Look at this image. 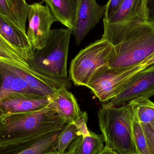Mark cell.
<instances>
[{"label":"cell","instance_id":"1","mask_svg":"<svg viewBox=\"0 0 154 154\" xmlns=\"http://www.w3.org/2000/svg\"><path fill=\"white\" fill-rule=\"evenodd\" d=\"M66 124L49 106L32 112L5 115L0 118V144L46 134L61 129Z\"/></svg>","mask_w":154,"mask_h":154},{"label":"cell","instance_id":"2","mask_svg":"<svg viewBox=\"0 0 154 154\" xmlns=\"http://www.w3.org/2000/svg\"><path fill=\"white\" fill-rule=\"evenodd\" d=\"M134 116L132 103L119 106L102 105L98 117L106 146L118 154H138L133 137Z\"/></svg>","mask_w":154,"mask_h":154},{"label":"cell","instance_id":"3","mask_svg":"<svg viewBox=\"0 0 154 154\" xmlns=\"http://www.w3.org/2000/svg\"><path fill=\"white\" fill-rule=\"evenodd\" d=\"M72 32L68 28L51 30L46 46L35 51L31 67L45 76L71 85L67 66Z\"/></svg>","mask_w":154,"mask_h":154},{"label":"cell","instance_id":"4","mask_svg":"<svg viewBox=\"0 0 154 154\" xmlns=\"http://www.w3.org/2000/svg\"><path fill=\"white\" fill-rule=\"evenodd\" d=\"M113 47L109 67L125 68L145 62L154 54V25L147 21L136 25Z\"/></svg>","mask_w":154,"mask_h":154},{"label":"cell","instance_id":"5","mask_svg":"<svg viewBox=\"0 0 154 154\" xmlns=\"http://www.w3.org/2000/svg\"><path fill=\"white\" fill-rule=\"evenodd\" d=\"M154 64V54L148 60L125 68L106 66L92 76L87 87L100 102H107L116 96L140 72Z\"/></svg>","mask_w":154,"mask_h":154},{"label":"cell","instance_id":"6","mask_svg":"<svg viewBox=\"0 0 154 154\" xmlns=\"http://www.w3.org/2000/svg\"><path fill=\"white\" fill-rule=\"evenodd\" d=\"M114 47L101 38L82 50L71 61L69 77L77 86L87 87L95 73L103 67L108 66Z\"/></svg>","mask_w":154,"mask_h":154},{"label":"cell","instance_id":"7","mask_svg":"<svg viewBox=\"0 0 154 154\" xmlns=\"http://www.w3.org/2000/svg\"><path fill=\"white\" fill-rule=\"evenodd\" d=\"M147 1L125 0L110 19L103 21L102 38L115 46L130 29L147 21Z\"/></svg>","mask_w":154,"mask_h":154},{"label":"cell","instance_id":"8","mask_svg":"<svg viewBox=\"0 0 154 154\" xmlns=\"http://www.w3.org/2000/svg\"><path fill=\"white\" fill-rule=\"evenodd\" d=\"M154 95V64L133 78L115 97L103 104L106 106H119L140 99Z\"/></svg>","mask_w":154,"mask_h":154},{"label":"cell","instance_id":"9","mask_svg":"<svg viewBox=\"0 0 154 154\" xmlns=\"http://www.w3.org/2000/svg\"><path fill=\"white\" fill-rule=\"evenodd\" d=\"M42 2L29 5L27 18L29 28L27 34L35 50L41 49L46 46L51 26L54 22L57 21L49 7L42 5Z\"/></svg>","mask_w":154,"mask_h":154},{"label":"cell","instance_id":"10","mask_svg":"<svg viewBox=\"0 0 154 154\" xmlns=\"http://www.w3.org/2000/svg\"><path fill=\"white\" fill-rule=\"evenodd\" d=\"M62 128L46 134L1 144L0 154H45L57 152L58 137Z\"/></svg>","mask_w":154,"mask_h":154},{"label":"cell","instance_id":"11","mask_svg":"<svg viewBox=\"0 0 154 154\" xmlns=\"http://www.w3.org/2000/svg\"><path fill=\"white\" fill-rule=\"evenodd\" d=\"M106 5L96 0H77L76 10L72 34L79 45L105 14Z\"/></svg>","mask_w":154,"mask_h":154},{"label":"cell","instance_id":"12","mask_svg":"<svg viewBox=\"0 0 154 154\" xmlns=\"http://www.w3.org/2000/svg\"><path fill=\"white\" fill-rule=\"evenodd\" d=\"M51 96H42L24 92H14L0 101V118L14 113L32 112L48 106Z\"/></svg>","mask_w":154,"mask_h":154},{"label":"cell","instance_id":"13","mask_svg":"<svg viewBox=\"0 0 154 154\" xmlns=\"http://www.w3.org/2000/svg\"><path fill=\"white\" fill-rule=\"evenodd\" d=\"M48 106L56 110L67 124L75 123L83 114L75 96L66 88L59 89L53 93Z\"/></svg>","mask_w":154,"mask_h":154},{"label":"cell","instance_id":"14","mask_svg":"<svg viewBox=\"0 0 154 154\" xmlns=\"http://www.w3.org/2000/svg\"><path fill=\"white\" fill-rule=\"evenodd\" d=\"M0 33L12 45L20 49L29 61L34 57L35 49L28 38L15 23L0 14Z\"/></svg>","mask_w":154,"mask_h":154},{"label":"cell","instance_id":"15","mask_svg":"<svg viewBox=\"0 0 154 154\" xmlns=\"http://www.w3.org/2000/svg\"><path fill=\"white\" fill-rule=\"evenodd\" d=\"M20 68L0 60V69L2 76V82L0 86V101L8 94L14 92L40 95L30 88L22 76Z\"/></svg>","mask_w":154,"mask_h":154},{"label":"cell","instance_id":"16","mask_svg":"<svg viewBox=\"0 0 154 154\" xmlns=\"http://www.w3.org/2000/svg\"><path fill=\"white\" fill-rule=\"evenodd\" d=\"M57 21L72 30L76 10L77 0H43Z\"/></svg>","mask_w":154,"mask_h":154},{"label":"cell","instance_id":"17","mask_svg":"<svg viewBox=\"0 0 154 154\" xmlns=\"http://www.w3.org/2000/svg\"><path fill=\"white\" fill-rule=\"evenodd\" d=\"M83 137L74 123L66 124L58 137L57 152L59 154H73Z\"/></svg>","mask_w":154,"mask_h":154},{"label":"cell","instance_id":"18","mask_svg":"<svg viewBox=\"0 0 154 154\" xmlns=\"http://www.w3.org/2000/svg\"><path fill=\"white\" fill-rule=\"evenodd\" d=\"M0 60L27 70L32 69L22 51L12 45L0 33Z\"/></svg>","mask_w":154,"mask_h":154},{"label":"cell","instance_id":"19","mask_svg":"<svg viewBox=\"0 0 154 154\" xmlns=\"http://www.w3.org/2000/svg\"><path fill=\"white\" fill-rule=\"evenodd\" d=\"M137 117L143 125L154 126V103L148 99H140L132 101Z\"/></svg>","mask_w":154,"mask_h":154},{"label":"cell","instance_id":"20","mask_svg":"<svg viewBox=\"0 0 154 154\" xmlns=\"http://www.w3.org/2000/svg\"><path fill=\"white\" fill-rule=\"evenodd\" d=\"M103 136L90 131V134L84 137L73 154H100L104 149Z\"/></svg>","mask_w":154,"mask_h":154},{"label":"cell","instance_id":"21","mask_svg":"<svg viewBox=\"0 0 154 154\" xmlns=\"http://www.w3.org/2000/svg\"><path fill=\"white\" fill-rule=\"evenodd\" d=\"M18 27L24 33L29 13V5L25 0H6Z\"/></svg>","mask_w":154,"mask_h":154},{"label":"cell","instance_id":"22","mask_svg":"<svg viewBox=\"0 0 154 154\" xmlns=\"http://www.w3.org/2000/svg\"><path fill=\"white\" fill-rule=\"evenodd\" d=\"M133 134L138 154H150L143 126L138 121L135 111L133 123Z\"/></svg>","mask_w":154,"mask_h":154},{"label":"cell","instance_id":"23","mask_svg":"<svg viewBox=\"0 0 154 154\" xmlns=\"http://www.w3.org/2000/svg\"><path fill=\"white\" fill-rule=\"evenodd\" d=\"M125 0H109L106 5L103 21L108 20L117 11Z\"/></svg>","mask_w":154,"mask_h":154},{"label":"cell","instance_id":"24","mask_svg":"<svg viewBox=\"0 0 154 154\" xmlns=\"http://www.w3.org/2000/svg\"><path fill=\"white\" fill-rule=\"evenodd\" d=\"M142 126L146 138L149 154H154V126L150 127L142 125Z\"/></svg>","mask_w":154,"mask_h":154},{"label":"cell","instance_id":"25","mask_svg":"<svg viewBox=\"0 0 154 154\" xmlns=\"http://www.w3.org/2000/svg\"><path fill=\"white\" fill-rule=\"evenodd\" d=\"M88 120V117L87 113L86 112H83L81 117L74 123L76 126L78 130L80 132L83 137L90 134V131H89L87 127Z\"/></svg>","mask_w":154,"mask_h":154},{"label":"cell","instance_id":"26","mask_svg":"<svg viewBox=\"0 0 154 154\" xmlns=\"http://www.w3.org/2000/svg\"><path fill=\"white\" fill-rule=\"evenodd\" d=\"M0 14L9 17L12 21L16 23L15 19L6 0H0Z\"/></svg>","mask_w":154,"mask_h":154},{"label":"cell","instance_id":"27","mask_svg":"<svg viewBox=\"0 0 154 154\" xmlns=\"http://www.w3.org/2000/svg\"><path fill=\"white\" fill-rule=\"evenodd\" d=\"M147 22L154 25V0L147 1Z\"/></svg>","mask_w":154,"mask_h":154},{"label":"cell","instance_id":"28","mask_svg":"<svg viewBox=\"0 0 154 154\" xmlns=\"http://www.w3.org/2000/svg\"><path fill=\"white\" fill-rule=\"evenodd\" d=\"M100 154H118L115 152H113L112 150L110 149H109L108 148L105 146L104 147V149H103V151L101 152Z\"/></svg>","mask_w":154,"mask_h":154},{"label":"cell","instance_id":"29","mask_svg":"<svg viewBox=\"0 0 154 154\" xmlns=\"http://www.w3.org/2000/svg\"><path fill=\"white\" fill-rule=\"evenodd\" d=\"M2 82V72H1V69H0V86Z\"/></svg>","mask_w":154,"mask_h":154},{"label":"cell","instance_id":"30","mask_svg":"<svg viewBox=\"0 0 154 154\" xmlns=\"http://www.w3.org/2000/svg\"><path fill=\"white\" fill-rule=\"evenodd\" d=\"M45 154H59L57 152H50L47 153Z\"/></svg>","mask_w":154,"mask_h":154}]
</instances>
